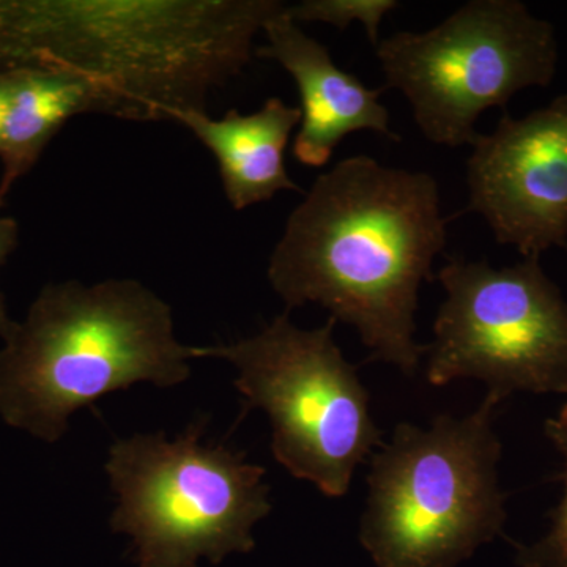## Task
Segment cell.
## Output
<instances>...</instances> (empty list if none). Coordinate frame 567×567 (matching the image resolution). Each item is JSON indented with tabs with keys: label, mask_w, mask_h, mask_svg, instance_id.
Listing matches in <instances>:
<instances>
[{
	"label": "cell",
	"mask_w": 567,
	"mask_h": 567,
	"mask_svg": "<svg viewBox=\"0 0 567 567\" xmlns=\"http://www.w3.org/2000/svg\"><path fill=\"white\" fill-rule=\"evenodd\" d=\"M447 221L431 174L350 156L290 213L268 281L286 311L322 306L357 330L369 361L413 375L425 354L415 341L417 298L445 249Z\"/></svg>",
	"instance_id": "cell-1"
},
{
	"label": "cell",
	"mask_w": 567,
	"mask_h": 567,
	"mask_svg": "<svg viewBox=\"0 0 567 567\" xmlns=\"http://www.w3.org/2000/svg\"><path fill=\"white\" fill-rule=\"evenodd\" d=\"M281 0H11L0 2V73L69 74L95 114L173 122L207 111L252 61Z\"/></svg>",
	"instance_id": "cell-2"
},
{
	"label": "cell",
	"mask_w": 567,
	"mask_h": 567,
	"mask_svg": "<svg viewBox=\"0 0 567 567\" xmlns=\"http://www.w3.org/2000/svg\"><path fill=\"white\" fill-rule=\"evenodd\" d=\"M0 352V415L44 442L114 391L181 385L193 347L175 338L171 306L134 279L50 284Z\"/></svg>",
	"instance_id": "cell-3"
},
{
	"label": "cell",
	"mask_w": 567,
	"mask_h": 567,
	"mask_svg": "<svg viewBox=\"0 0 567 567\" xmlns=\"http://www.w3.org/2000/svg\"><path fill=\"white\" fill-rule=\"evenodd\" d=\"M496 404L431 427L395 425L371 456L360 543L375 567H457L503 535Z\"/></svg>",
	"instance_id": "cell-4"
},
{
	"label": "cell",
	"mask_w": 567,
	"mask_h": 567,
	"mask_svg": "<svg viewBox=\"0 0 567 567\" xmlns=\"http://www.w3.org/2000/svg\"><path fill=\"white\" fill-rule=\"evenodd\" d=\"M334 324L330 319L301 330L284 311L251 338L193 347V354L234 364L244 413L262 409L270 417L276 462L324 496L341 498L358 466L385 442L357 368L336 344Z\"/></svg>",
	"instance_id": "cell-5"
},
{
	"label": "cell",
	"mask_w": 567,
	"mask_h": 567,
	"mask_svg": "<svg viewBox=\"0 0 567 567\" xmlns=\"http://www.w3.org/2000/svg\"><path fill=\"white\" fill-rule=\"evenodd\" d=\"M204 423L169 442L164 434L117 440L106 472L117 492L115 533L137 547L141 567H197L251 551L252 528L271 511L265 468L244 453L200 445Z\"/></svg>",
	"instance_id": "cell-6"
},
{
	"label": "cell",
	"mask_w": 567,
	"mask_h": 567,
	"mask_svg": "<svg viewBox=\"0 0 567 567\" xmlns=\"http://www.w3.org/2000/svg\"><path fill=\"white\" fill-rule=\"evenodd\" d=\"M377 59L425 140L458 148L475 144L483 112L551 84L558 41L520 0H470L434 29L380 40Z\"/></svg>",
	"instance_id": "cell-7"
},
{
	"label": "cell",
	"mask_w": 567,
	"mask_h": 567,
	"mask_svg": "<svg viewBox=\"0 0 567 567\" xmlns=\"http://www.w3.org/2000/svg\"><path fill=\"white\" fill-rule=\"evenodd\" d=\"M446 292L425 346L434 386L475 379L499 405L514 393L567 394V301L540 257L494 268L450 257Z\"/></svg>",
	"instance_id": "cell-8"
},
{
	"label": "cell",
	"mask_w": 567,
	"mask_h": 567,
	"mask_svg": "<svg viewBox=\"0 0 567 567\" xmlns=\"http://www.w3.org/2000/svg\"><path fill=\"white\" fill-rule=\"evenodd\" d=\"M472 147L465 212L524 259L567 249V93L525 117L503 112Z\"/></svg>",
	"instance_id": "cell-9"
},
{
	"label": "cell",
	"mask_w": 567,
	"mask_h": 567,
	"mask_svg": "<svg viewBox=\"0 0 567 567\" xmlns=\"http://www.w3.org/2000/svg\"><path fill=\"white\" fill-rule=\"evenodd\" d=\"M287 6V3H286ZM286 6L265 24L267 44L257 58L279 63L297 84L301 123L293 156L309 167H323L349 134L374 132L390 141L401 136L390 126V112L380 103L385 89L372 91L352 73L336 65L324 44L301 31Z\"/></svg>",
	"instance_id": "cell-10"
},
{
	"label": "cell",
	"mask_w": 567,
	"mask_h": 567,
	"mask_svg": "<svg viewBox=\"0 0 567 567\" xmlns=\"http://www.w3.org/2000/svg\"><path fill=\"white\" fill-rule=\"evenodd\" d=\"M173 122L188 128L213 153L234 210L267 203L279 192H301L284 163L290 136L301 123L300 107L271 96L252 114L230 110L221 118H212L207 111H183Z\"/></svg>",
	"instance_id": "cell-11"
},
{
	"label": "cell",
	"mask_w": 567,
	"mask_h": 567,
	"mask_svg": "<svg viewBox=\"0 0 567 567\" xmlns=\"http://www.w3.org/2000/svg\"><path fill=\"white\" fill-rule=\"evenodd\" d=\"M10 102L0 140L3 178L0 199L39 159L55 133L74 115L95 114L91 91L76 78L54 71H11Z\"/></svg>",
	"instance_id": "cell-12"
},
{
	"label": "cell",
	"mask_w": 567,
	"mask_h": 567,
	"mask_svg": "<svg viewBox=\"0 0 567 567\" xmlns=\"http://www.w3.org/2000/svg\"><path fill=\"white\" fill-rule=\"evenodd\" d=\"M544 432L563 456L565 495L550 514L551 527L547 535L532 546H516V563L520 567H567V404L557 416L548 417Z\"/></svg>",
	"instance_id": "cell-13"
},
{
	"label": "cell",
	"mask_w": 567,
	"mask_h": 567,
	"mask_svg": "<svg viewBox=\"0 0 567 567\" xmlns=\"http://www.w3.org/2000/svg\"><path fill=\"white\" fill-rule=\"evenodd\" d=\"M398 7L395 0H303L286 6V11L297 24L323 22L341 32L353 22H361L369 41L377 47L383 18Z\"/></svg>",
	"instance_id": "cell-14"
},
{
	"label": "cell",
	"mask_w": 567,
	"mask_h": 567,
	"mask_svg": "<svg viewBox=\"0 0 567 567\" xmlns=\"http://www.w3.org/2000/svg\"><path fill=\"white\" fill-rule=\"evenodd\" d=\"M18 227L17 223L10 218H0V265L7 259L17 244ZM18 323L10 320L7 316L6 305H3V297L0 293V336L3 339H9L17 330Z\"/></svg>",
	"instance_id": "cell-15"
},
{
	"label": "cell",
	"mask_w": 567,
	"mask_h": 567,
	"mask_svg": "<svg viewBox=\"0 0 567 567\" xmlns=\"http://www.w3.org/2000/svg\"><path fill=\"white\" fill-rule=\"evenodd\" d=\"M10 102V74L0 73V140H2L3 123H6L7 110Z\"/></svg>",
	"instance_id": "cell-16"
}]
</instances>
